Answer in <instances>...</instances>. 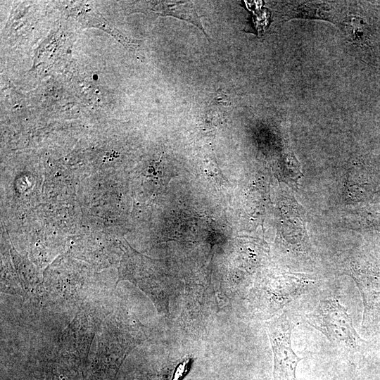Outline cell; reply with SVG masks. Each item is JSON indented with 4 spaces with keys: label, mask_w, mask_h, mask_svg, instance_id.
I'll list each match as a JSON object with an SVG mask.
<instances>
[{
    "label": "cell",
    "mask_w": 380,
    "mask_h": 380,
    "mask_svg": "<svg viewBox=\"0 0 380 380\" xmlns=\"http://www.w3.org/2000/svg\"><path fill=\"white\" fill-rule=\"evenodd\" d=\"M156 13L160 15H170L188 23H191L199 28L208 38L201 20L191 1H161L157 5Z\"/></svg>",
    "instance_id": "obj_4"
},
{
    "label": "cell",
    "mask_w": 380,
    "mask_h": 380,
    "mask_svg": "<svg viewBox=\"0 0 380 380\" xmlns=\"http://www.w3.org/2000/svg\"><path fill=\"white\" fill-rule=\"evenodd\" d=\"M354 278L363 302L362 327L375 331L380 328V277L357 273Z\"/></svg>",
    "instance_id": "obj_3"
},
{
    "label": "cell",
    "mask_w": 380,
    "mask_h": 380,
    "mask_svg": "<svg viewBox=\"0 0 380 380\" xmlns=\"http://www.w3.org/2000/svg\"><path fill=\"white\" fill-rule=\"evenodd\" d=\"M13 260L15 267L20 276V284L22 286L30 289L31 286L37 284V278L34 273V269L32 265L26 262L20 256L17 257V253L14 251L13 253Z\"/></svg>",
    "instance_id": "obj_5"
},
{
    "label": "cell",
    "mask_w": 380,
    "mask_h": 380,
    "mask_svg": "<svg viewBox=\"0 0 380 380\" xmlns=\"http://www.w3.org/2000/svg\"><path fill=\"white\" fill-rule=\"evenodd\" d=\"M306 319L340 348L357 352L367 347V342L355 331L346 308L336 298L322 300L315 310L306 315Z\"/></svg>",
    "instance_id": "obj_1"
},
{
    "label": "cell",
    "mask_w": 380,
    "mask_h": 380,
    "mask_svg": "<svg viewBox=\"0 0 380 380\" xmlns=\"http://www.w3.org/2000/svg\"><path fill=\"white\" fill-rule=\"evenodd\" d=\"M293 327L286 313L268 327L274 353L273 380H296V367L302 358L294 353L291 347V336Z\"/></svg>",
    "instance_id": "obj_2"
}]
</instances>
